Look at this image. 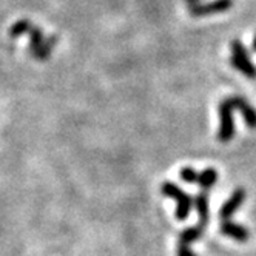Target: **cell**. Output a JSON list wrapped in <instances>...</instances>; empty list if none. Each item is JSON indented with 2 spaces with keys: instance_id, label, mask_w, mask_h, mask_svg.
<instances>
[{
  "instance_id": "11",
  "label": "cell",
  "mask_w": 256,
  "mask_h": 256,
  "mask_svg": "<svg viewBox=\"0 0 256 256\" xmlns=\"http://www.w3.org/2000/svg\"><path fill=\"white\" fill-rule=\"evenodd\" d=\"M218 182V172L214 168H206L204 172L199 173L198 178V184L200 186V188L208 192L214 184Z\"/></svg>"
},
{
  "instance_id": "7",
  "label": "cell",
  "mask_w": 256,
  "mask_h": 256,
  "mask_svg": "<svg viewBox=\"0 0 256 256\" xmlns=\"http://www.w3.org/2000/svg\"><path fill=\"white\" fill-rule=\"evenodd\" d=\"M194 208L199 214V224L200 226H207L210 221V202H208V193L206 190H202L200 193H198L193 199Z\"/></svg>"
},
{
  "instance_id": "6",
  "label": "cell",
  "mask_w": 256,
  "mask_h": 256,
  "mask_svg": "<svg viewBox=\"0 0 256 256\" xmlns=\"http://www.w3.org/2000/svg\"><path fill=\"white\" fill-rule=\"evenodd\" d=\"M222 234H226L227 238H232V240L238 241V242H246L248 238H250V232L248 228H246L244 226L241 224H236V222H232L228 219L222 221L221 227H219Z\"/></svg>"
},
{
  "instance_id": "16",
  "label": "cell",
  "mask_w": 256,
  "mask_h": 256,
  "mask_svg": "<svg viewBox=\"0 0 256 256\" xmlns=\"http://www.w3.org/2000/svg\"><path fill=\"white\" fill-rule=\"evenodd\" d=\"M186 2H187V5H188V6H192V5H196V4H199L200 0H186Z\"/></svg>"
},
{
  "instance_id": "3",
  "label": "cell",
  "mask_w": 256,
  "mask_h": 256,
  "mask_svg": "<svg viewBox=\"0 0 256 256\" xmlns=\"http://www.w3.org/2000/svg\"><path fill=\"white\" fill-rule=\"evenodd\" d=\"M232 6H233V0H212V2H199L196 5L188 6V12L192 17H206V16L228 11Z\"/></svg>"
},
{
  "instance_id": "4",
  "label": "cell",
  "mask_w": 256,
  "mask_h": 256,
  "mask_svg": "<svg viewBox=\"0 0 256 256\" xmlns=\"http://www.w3.org/2000/svg\"><path fill=\"white\" fill-rule=\"evenodd\" d=\"M246 196H247V193H246L244 188H236L230 194V198L224 202V206L221 207V210H219V218H221L222 221H226V219L232 218L234 214V212L242 206V202L246 200Z\"/></svg>"
},
{
  "instance_id": "8",
  "label": "cell",
  "mask_w": 256,
  "mask_h": 256,
  "mask_svg": "<svg viewBox=\"0 0 256 256\" xmlns=\"http://www.w3.org/2000/svg\"><path fill=\"white\" fill-rule=\"evenodd\" d=\"M230 65L248 79H256V65L250 60V56H232Z\"/></svg>"
},
{
  "instance_id": "13",
  "label": "cell",
  "mask_w": 256,
  "mask_h": 256,
  "mask_svg": "<svg viewBox=\"0 0 256 256\" xmlns=\"http://www.w3.org/2000/svg\"><path fill=\"white\" fill-rule=\"evenodd\" d=\"M28 34H30V48L28 50H30V54H31L32 51H36V50H38L44 44L45 36H44L42 30L38 28V26H32Z\"/></svg>"
},
{
  "instance_id": "2",
  "label": "cell",
  "mask_w": 256,
  "mask_h": 256,
  "mask_svg": "<svg viewBox=\"0 0 256 256\" xmlns=\"http://www.w3.org/2000/svg\"><path fill=\"white\" fill-rule=\"evenodd\" d=\"M160 193L167 198H172L176 200V218L179 221H184V219L188 218L192 206H193V199L188 193H186L184 190H180V187H178L173 182H164L160 187Z\"/></svg>"
},
{
  "instance_id": "17",
  "label": "cell",
  "mask_w": 256,
  "mask_h": 256,
  "mask_svg": "<svg viewBox=\"0 0 256 256\" xmlns=\"http://www.w3.org/2000/svg\"><path fill=\"white\" fill-rule=\"evenodd\" d=\"M252 50L256 52V34H254V38H253V42H252Z\"/></svg>"
},
{
  "instance_id": "12",
  "label": "cell",
  "mask_w": 256,
  "mask_h": 256,
  "mask_svg": "<svg viewBox=\"0 0 256 256\" xmlns=\"http://www.w3.org/2000/svg\"><path fill=\"white\" fill-rule=\"evenodd\" d=\"M31 28H32L31 22H30V20H26V19H22V20H17V22L10 28L8 34H10V38L17 39V38H20V36H24V34L30 32V30H31Z\"/></svg>"
},
{
  "instance_id": "15",
  "label": "cell",
  "mask_w": 256,
  "mask_h": 256,
  "mask_svg": "<svg viewBox=\"0 0 256 256\" xmlns=\"http://www.w3.org/2000/svg\"><path fill=\"white\" fill-rule=\"evenodd\" d=\"M176 254H178V256H198V254L193 253V252L190 250V247L186 246V244H178Z\"/></svg>"
},
{
  "instance_id": "10",
  "label": "cell",
  "mask_w": 256,
  "mask_h": 256,
  "mask_svg": "<svg viewBox=\"0 0 256 256\" xmlns=\"http://www.w3.org/2000/svg\"><path fill=\"white\" fill-rule=\"evenodd\" d=\"M56 44H58L56 36H50V38H45L44 44L36 51H32L31 56L36 58V59H39V60H45V59H48L51 56V50H52V46L56 45Z\"/></svg>"
},
{
  "instance_id": "14",
  "label": "cell",
  "mask_w": 256,
  "mask_h": 256,
  "mask_svg": "<svg viewBox=\"0 0 256 256\" xmlns=\"http://www.w3.org/2000/svg\"><path fill=\"white\" fill-rule=\"evenodd\" d=\"M179 176H180V179L184 180V182H188V184H194V182H198L199 172H196L192 167H184V168L179 172Z\"/></svg>"
},
{
  "instance_id": "1",
  "label": "cell",
  "mask_w": 256,
  "mask_h": 256,
  "mask_svg": "<svg viewBox=\"0 0 256 256\" xmlns=\"http://www.w3.org/2000/svg\"><path fill=\"white\" fill-rule=\"evenodd\" d=\"M233 104L230 100V98H226L224 100L219 102L218 105V114H219V130H218V140L222 142V144H227L233 139L234 136V116H233Z\"/></svg>"
},
{
  "instance_id": "9",
  "label": "cell",
  "mask_w": 256,
  "mask_h": 256,
  "mask_svg": "<svg viewBox=\"0 0 256 256\" xmlns=\"http://www.w3.org/2000/svg\"><path fill=\"white\" fill-rule=\"evenodd\" d=\"M204 226H193V227H188L186 230H182L179 233V244H186V246H190L196 241H199L200 238L204 236Z\"/></svg>"
},
{
  "instance_id": "5",
  "label": "cell",
  "mask_w": 256,
  "mask_h": 256,
  "mask_svg": "<svg viewBox=\"0 0 256 256\" xmlns=\"http://www.w3.org/2000/svg\"><path fill=\"white\" fill-rule=\"evenodd\" d=\"M230 100H232L234 110H240V113L244 118L247 126L252 128V130H254L256 128V110L241 96H232Z\"/></svg>"
}]
</instances>
